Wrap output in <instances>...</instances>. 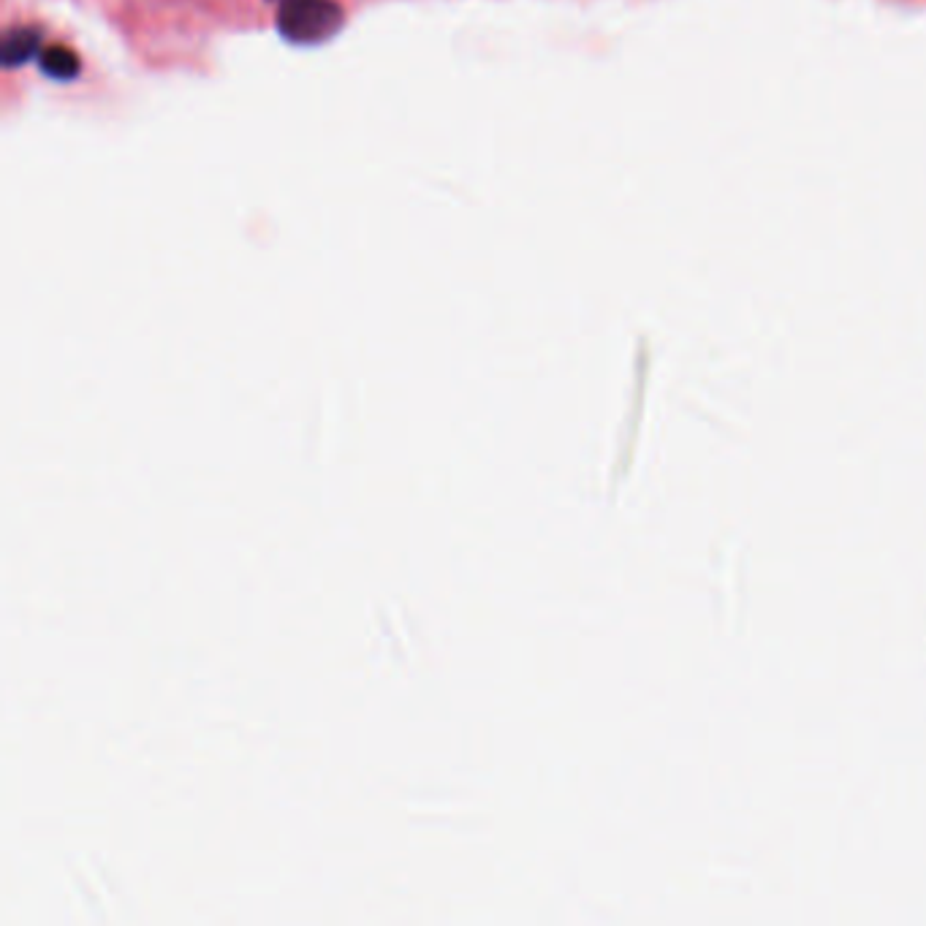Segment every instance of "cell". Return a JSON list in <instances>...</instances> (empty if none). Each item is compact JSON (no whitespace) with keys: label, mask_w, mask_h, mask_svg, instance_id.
I'll return each mask as SVG.
<instances>
[{"label":"cell","mask_w":926,"mask_h":926,"mask_svg":"<svg viewBox=\"0 0 926 926\" xmlns=\"http://www.w3.org/2000/svg\"><path fill=\"white\" fill-rule=\"evenodd\" d=\"M41 50V33L35 28H14L6 33L3 47H0V60L6 69L28 63L35 52Z\"/></svg>","instance_id":"obj_2"},{"label":"cell","mask_w":926,"mask_h":926,"mask_svg":"<svg viewBox=\"0 0 926 926\" xmlns=\"http://www.w3.org/2000/svg\"><path fill=\"white\" fill-rule=\"evenodd\" d=\"M346 22L337 0H278V33L288 44L318 47L335 39Z\"/></svg>","instance_id":"obj_1"},{"label":"cell","mask_w":926,"mask_h":926,"mask_svg":"<svg viewBox=\"0 0 926 926\" xmlns=\"http://www.w3.org/2000/svg\"><path fill=\"white\" fill-rule=\"evenodd\" d=\"M39 65H41V74H47L50 80L55 82H71L80 76L82 71V63H80V55H76L74 50H69V47L63 44H50L41 50L39 55Z\"/></svg>","instance_id":"obj_3"}]
</instances>
